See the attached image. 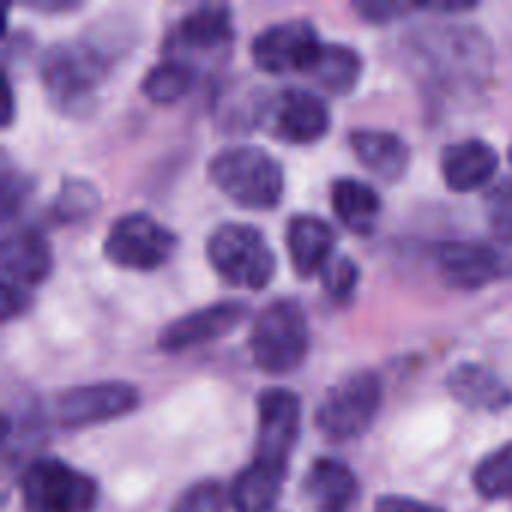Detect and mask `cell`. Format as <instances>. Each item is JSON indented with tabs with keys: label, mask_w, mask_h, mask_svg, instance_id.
Returning <instances> with one entry per match:
<instances>
[{
	"label": "cell",
	"mask_w": 512,
	"mask_h": 512,
	"mask_svg": "<svg viewBox=\"0 0 512 512\" xmlns=\"http://www.w3.org/2000/svg\"><path fill=\"white\" fill-rule=\"evenodd\" d=\"M324 294L336 303H348L360 285V270L348 255H333V261L321 270Z\"/></svg>",
	"instance_id": "cell-27"
},
{
	"label": "cell",
	"mask_w": 512,
	"mask_h": 512,
	"mask_svg": "<svg viewBox=\"0 0 512 512\" xmlns=\"http://www.w3.org/2000/svg\"><path fill=\"white\" fill-rule=\"evenodd\" d=\"M99 210V192L87 180H63L54 198V219L57 222H84Z\"/></svg>",
	"instance_id": "cell-26"
},
{
	"label": "cell",
	"mask_w": 512,
	"mask_h": 512,
	"mask_svg": "<svg viewBox=\"0 0 512 512\" xmlns=\"http://www.w3.org/2000/svg\"><path fill=\"white\" fill-rule=\"evenodd\" d=\"M435 264L447 285L459 291L486 288L512 273V255L492 243H441L435 249Z\"/></svg>",
	"instance_id": "cell-12"
},
{
	"label": "cell",
	"mask_w": 512,
	"mask_h": 512,
	"mask_svg": "<svg viewBox=\"0 0 512 512\" xmlns=\"http://www.w3.org/2000/svg\"><path fill=\"white\" fill-rule=\"evenodd\" d=\"M510 162H512V144H510Z\"/></svg>",
	"instance_id": "cell-34"
},
{
	"label": "cell",
	"mask_w": 512,
	"mask_h": 512,
	"mask_svg": "<svg viewBox=\"0 0 512 512\" xmlns=\"http://www.w3.org/2000/svg\"><path fill=\"white\" fill-rule=\"evenodd\" d=\"M474 489L486 501L512 498V444H504L474 468Z\"/></svg>",
	"instance_id": "cell-25"
},
{
	"label": "cell",
	"mask_w": 512,
	"mask_h": 512,
	"mask_svg": "<svg viewBox=\"0 0 512 512\" xmlns=\"http://www.w3.org/2000/svg\"><path fill=\"white\" fill-rule=\"evenodd\" d=\"M27 9H36V12H69V9H78L75 0H66V3H27Z\"/></svg>",
	"instance_id": "cell-33"
},
{
	"label": "cell",
	"mask_w": 512,
	"mask_h": 512,
	"mask_svg": "<svg viewBox=\"0 0 512 512\" xmlns=\"http://www.w3.org/2000/svg\"><path fill=\"white\" fill-rule=\"evenodd\" d=\"M282 471H273L261 462L243 468L231 486V507L234 512H273L282 495Z\"/></svg>",
	"instance_id": "cell-23"
},
{
	"label": "cell",
	"mask_w": 512,
	"mask_h": 512,
	"mask_svg": "<svg viewBox=\"0 0 512 512\" xmlns=\"http://www.w3.org/2000/svg\"><path fill=\"white\" fill-rule=\"evenodd\" d=\"M234 39L228 6H198L186 12L165 36V60L186 63L198 72L201 63H213L228 51Z\"/></svg>",
	"instance_id": "cell-9"
},
{
	"label": "cell",
	"mask_w": 512,
	"mask_h": 512,
	"mask_svg": "<svg viewBox=\"0 0 512 512\" xmlns=\"http://www.w3.org/2000/svg\"><path fill=\"white\" fill-rule=\"evenodd\" d=\"M174 249H177L174 231H168L162 222H156L147 213L120 216L105 234V258L120 270L153 273L162 264H168Z\"/></svg>",
	"instance_id": "cell-8"
},
{
	"label": "cell",
	"mask_w": 512,
	"mask_h": 512,
	"mask_svg": "<svg viewBox=\"0 0 512 512\" xmlns=\"http://www.w3.org/2000/svg\"><path fill=\"white\" fill-rule=\"evenodd\" d=\"M105 69L108 57L96 42H57L39 60L42 87L51 105L66 117H87L93 111Z\"/></svg>",
	"instance_id": "cell-1"
},
{
	"label": "cell",
	"mask_w": 512,
	"mask_h": 512,
	"mask_svg": "<svg viewBox=\"0 0 512 512\" xmlns=\"http://www.w3.org/2000/svg\"><path fill=\"white\" fill-rule=\"evenodd\" d=\"M354 12L363 15L369 24H390L396 18H405L411 12H420V3H402V0H357Z\"/></svg>",
	"instance_id": "cell-30"
},
{
	"label": "cell",
	"mask_w": 512,
	"mask_h": 512,
	"mask_svg": "<svg viewBox=\"0 0 512 512\" xmlns=\"http://www.w3.org/2000/svg\"><path fill=\"white\" fill-rule=\"evenodd\" d=\"M249 306L237 303V300H225V303H213L195 312H186L180 318H174L162 333H159V351L165 354H183L189 348H201L207 342L225 339L231 330H237L246 321Z\"/></svg>",
	"instance_id": "cell-14"
},
{
	"label": "cell",
	"mask_w": 512,
	"mask_h": 512,
	"mask_svg": "<svg viewBox=\"0 0 512 512\" xmlns=\"http://www.w3.org/2000/svg\"><path fill=\"white\" fill-rule=\"evenodd\" d=\"M384 384L375 372H354L333 384L315 411V426L327 441H354L375 423Z\"/></svg>",
	"instance_id": "cell-6"
},
{
	"label": "cell",
	"mask_w": 512,
	"mask_h": 512,
	"mask_svg": "<svg viewBox=\"0 0 512 512\" xmlns=\"http://www.w3.org/2000/svg\"><path fill=\"white\" fill-rule=\"evenodd\" d=\"M300 492L315 512H348L360 492V483L345 462L318 459L309 465Z\"/></svg>",
	"instance_id": "cell-19"
},
{
	"label": "cell",
	"mask_w": 512,
	"mask_h": 512,
	"mask_svg": "<svg viewBox=\"0 0 512 512\" xmlns=\"http://www.w3.org/2000/svg\"><path fill=\"white\" fill-rule=\"evenodd\" d=\"M447 390L468 411L501 414V411H507L512 405L510 384L501 375H495L489 366H480V363L456 366L447 375Z\"/></svg>",
	"instance_id": "cell-18"
},
{
	"label": "cell",
	"mask_w": 512,
	"mask_h": 512,
	"mask_svg": "<svg viewBox=\"0 0 512 512\" xmlns=\"http://www.w3.org/2000/svg\"><path fill=\"white\" fill-rule=\"evenodd\" d=\"M51 261H54L51 246L39 228L21 225L15 231H6L3 249H0L3 288L33 294V288L51 276Z\"/></svg>",
	"instance_id": "cell-15"
},
{
	"label": "cell",
	"mask_w": 512,
	"mask_h": 512,
	"mask_svg": "<svg viewBox=\"0 0 512 512\" xmlns=\"http://www.w3.org/2000/svg\"><path fill=\"white\" fill-rule=\"evenodd\" d=\"M318 48H321V39H318L315 24L306 18H294V21H279L261 30L252 39V60L267 75L306 72Z\"/></svg>",
	"instance_id": "cell-13"
},
{
	"label": "cell",
	"mask_w": 512,
	"mask_h": 512,
	"mask_svg": "<svg viewBox=\"0 0 512 512\" xmlns=\"http://www.w3.org/2000/svg\"><path fill=\"white\" fill-rule=\"evenodd\" d=\"M261 123L288 144H315L330 129L327 102L303 87L279 90L261 111Z\"/></svg>",
	"instance_id": "cell-11"
},
{
	"label": "cell",
	"mask_w": 512,
	"mask_h": 512,
	"mask_svg": "<svg viewBox=\"0 0 512 512\" xmlns=\"http://www.w3.org/2000/svg\"><path fill=\"white\" fill-rule=\"evenodd\" d=\"M486 216H489V228L492 234L512 246V180H504L501 186H495L486 198Z\"/></svg>",
	"instance_id": "cell-29"
},
{
	"label": "cell",
	"mask_w": 512,
	"mask_h": 512,
	"mask_svg": "<svg viewBox=\"0 0 512 512\" xmlns=\"http://www.w3.org/2000/svg\"><path fill=\"white\" fill-rule=\"evenodd\" d=\"M498 150L483 138H465L441 153V177L453 192H477L498 171Z\"/></svg>",
	"instance_id": "cell-16"
},
{
	"label": "cell",
	"mask_w": 512,
	"mask_h": 512,
	"mask_svg": "<svg viewBox=\"0 0 512 512\" xmlns=\"http://www.w3.org/2000/svg\"><path fill=\"white\" fill-rule=\"evenodd\" d=\"M138 402H141V393L132 384H123V381L84 384V387L57 393L48 402L45 417L57 429H87V426H99V423L132 414Z\"/></svg>",
	"instance_id": "cell-7"
},
{
	"label": "cell",
	"mask_w": 512,
	"mask_h": 512,
	"mask_svg": "<svg viewBox=\"0 0 512 512\" xmlns=\"http://www.w3.org/2000/svg\"><path fill=\"white\" fill-rule=\"evenodd\" d=\"M249 351L261 372L267 375H288L294 372L309 354V321L297 300H276L264 312H258Z\"/></svg>",
	"instance_id": "cell-4"
},
{
	"label": "cell",
	"mask_w": 512,
	"mask_h": 512,
	"mask_svg": "<svg viewBox=\"0 0 512 512\" xmlns=\"http://www.w3.org/2000/svg\"><path fill=\"white\" fill-rule=\"evenodd\" d=\"M210 183L243 210H273L285 192V171L261 147H228L210 159Z\"/></svg>",
	"instance_id": "cell-2"
},
{
	"label": "cell",
	"mask_w": 512,
	"mask_h": 512,
	"mask_svg": "<svg viewBox=\"0 0 512 512\" xmlns=\"http://www.w3.org/2000/svg\"><path fill=\"white\" fill-rule=\"evenodd\" d=\"M354 156L378 177L387 183L402 180V174L408 171L411 162V147L387 129H354L348 135Z\"/></svg>",
	"instance_id": "cell-20"
},
{
	"label": "cell",
	"mask_w": 512,
	"mask_h": 512,
	"mask_svg": "<svg viewBox=\"0 0 512 512\" xmlns=\"http://www.w3.org/2000/svg\"><path fill=\"white\" fill-rule=\"evenodd\" d=\"M300 399L297 393L285 387H270L258 396V441H255V462L273 468V471H288L291 453L300 438Z\"/></svg>",
	"instance_id": "cell-10"
},
{
	"label": "cell",
	"mask_w": 512,
	"mask_h": 512,
	"mask_svg": "<svg viewBox=\"0 0 512 512\" xmlns=\"http://www.w3.org/2000/svg\"><path fill=\"white\" fill-rule=\"evenodd\" d=\"M18 492L24 512H93L99 501V486L90 474L51 456L27 462Z\"/></svg>",
	"instance_id": "cell-5"
},
{
	"label": "cell",
	"mask_w": 512,
	"mask_h": 512,
	"mask_svg": "<svg viewBox=\"0 0 512 512\" xmlns=\"http://www.w3.org/2000/svg\"><path fill=\"white\" fill-rule=\"evenodd\" d=\"M192 84H195V69L192 66L162 57V63H156L147 72V78L141 81V90L156 105H174L192 90Z\"/></svg>",
	"instance_id": "cell-24"
},
{
	"label": "cell",
	"mask_w": 512,
	"mask_h": 512,
	"mask_svg": "<svg viewBox=\"0 0 512 512\" xmlns=\"http://www.w3.org/2000/svg\"><path fill=\"white\" fill-rule=\"evenodd\" d=\"M321 90L333 93V96H348L363 75V57L351 48V45H324L315 51V57L309 60L306 72Z\"/></svg>",
	"instance_id": "cell-22"
},
{
	"label": "cell",
	"mask_w": 512,
	"mask_h": 512,
	"mask_svg": "<svg viewBox=\"0 0 512 512\" xmlns=\"http://www.w3.org/2000/svg\"><path fill=\"white\" fill-rule=\"evenodd\" d=\"M30 189V180L18 171H12V165L3 168V219L12 222L15 219V210L27 201V192Z\"/></svg>",
	"instance_id": "cell-31"
},
{
	"label": "cell",
	"mask_w": 512,
	"mask_h": 512,
	"mask_svg": "<svg viewBox=\"0 0 512 512\" xmlns=\"http://www.w3.org/2000/svg\"><path fill=\"white\" fill-rule=\"evenodd\" d=\"M330 204L339 216V222L357 234V237H369L375 234L378 222H381V195L363 183V180H354V177H342L330 186Z\"/></svg>",
	"instance_id": "cell-21"
},
{
	"label": "cell",
	"mask_w": 512,
	"mask_h": 512,
	"mask_svg": "<svg viewBox=\"0 0 512 512\" xmlns=\"http://www.w3.org/2000/svg\"><path fill=\"white\" fill-rule=\"evenodd\" d=\"M207 261L222 282L246 291H261L276 276V255L267 237L243 222H225L210 234Z\"/></svg>",
	"instance_id": "cell-3"
},
{
	"label": "cell",
	"mask_w": 512,
	"mask_h": 512,
	"mask_svg": "<svg viewBox=\"0 0 512 512\" xmlns=\"http://www.w3.org/2000/svg\"><path fill=\"white\" fill-rule=\"evenodd\" d=\"M375 512H444L435 504H426V501H417V498H405V495H387V498H378Z\"/></svg>",
	"instance_id": "cell-32"
},
{
	"label": "cell",
	"mask_w": 512,
	"mask_h": 512,
	"mask_svg": "<svg viewBox=\"0 0 512 512\" xmlns=\"http://www.w3.org/2000/svg\"><path fill=\"white\" fill-rule=\"evenodd\" d=\"M285 243L291 252L294 273L300 279H312L315 273H321L333 261L336 234H333V225L324 222L321 216L297 213L285 225Z\"/></svg>",
	"instance_id": "cell-17"
},
{
	"label": "cell",
	"mask_w": 512,
	"mask_h": 512,
	"mask_svg": "<svg viewBox=\"0 0 512 512\" xmlns=\"http://www.w3.org/2000/svg\"><path fill=\"white\" fill-rule=\"evenodd\" d=\"M171 512H228V498L225 489L216 480H204L189 486L177 501Z\"/></svg>",
	"instance_id": "cell-28"
}]
</instances>
